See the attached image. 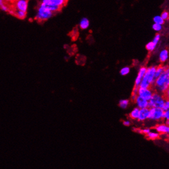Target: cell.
<instances>
[{"label":"cell","instance_id":"cell-1","mask_svg":"<svg viewBox=\"0 0 169 169\" xmlns=\"http://www.w3.org/2000/svg\"><path fill=\"white\" fill-rule=\"evenodd\" d=\"M159 93H165L169 87V70L166 68L162 74L157 77L154 83Z\"/></svg>","mask_w":169,"mask_h":169},{"label":"cell","instance_id":"cell-2","mask_svg":"<svg viewBox=\"0 0 169 169\" xmlns=\"http://www.w3.org/2000/svg\"><path fill=\"white\" fill-rule=\"evenodd\" d=\"M156 70V67H151L147 68L142 81L139 85V87L146 89V88H151V86L154 85L155 81L154 74H155Z\"/></svg>","mask_w":169,"mask_h":169},{"label":"cell","instance_id":"cell-3","mask_svg":"<svg viewBox=\"0 0 169 169\" xmlns=\"http://www.w3.org/2000/svg\"><path fill=\"white\" fill-rule=\"evenodd\" d=\"M54 13L41 3L38 5L36 9L35 19L38 22H44L54 16Z\"/></svg>","mask_w":169,"mask_h":169},{"label":"cell","instance_id":"cell-4","mask_svg":"<svg viewBox=\"0 0 169 169\" xmlns=\"http://www.w3.org/2000/svg\"><path fill=\"white\" fill-rule=\"evenodd\" d=\"M67 3L65 0H41L40 2L54 14L59 12Z\"/></svg>","mask_w":169,"mask_h":169},{"label":"cell","instance_id":"cell-5","mask_svg":"<svg viewBox=\"0 0 169 169\" xmlns=\"http://www.w3.org/2000/svg\"><path fill=\"white\" fill-rule=\"evenodd\" d=\"M165 100L159 92L153 93L151 99L148 101V108H163Z\"/></svg>","mask_w":169,"mask_h":169},{"label":"cell","instance_id":"cell-6","mask_svg":"<svg viewBox=\"0 0 169 169\" xmlns=\"http://www.w3.org/2000/svg\"><path fill=\"white\" fill-rule=\"evenodd\" d=\"M148 119L152 121H161L163 119L164 110L160 108H150Z\"/></svg>","mask_w":169,"mask_h":169},{"label":"cell","instance_id":"cell-7","mask_svg":"<svg viewBox=\"0 0 169 169\" xmlns=\"http://www.w3.org/2000/svg\"><path fill=\"white\" fill-rule=\"evenodd\" d=\"M11 6L15 10L27 12L28 8V0H15V1L14 2Z\"/></svg>","mask_w":169,"mask_h":169},{"label":"cell","instance_id":"cell-8","mask_svg":"<svg viewBox=\"0 0 169 169\" xmlns=\"http://www.w3.org/2000/svg\"><path fill=\"white\" fill-rule=\"evenodd\" d=\"M153 93L154 92L151 88H146V89H145V88L139 87L138 95L146 100L147 101H149L151 99Z\"/></svg>","mask_w":169,"mask_h":169},{"label":"cell","instance_id":"cell-9","mask_svg":"<svg viewBox=\"0 0 169 169\" xmlns=\"http://www.w3.org/2000/svg\"><path fill=\"white\" fill-rule=\"evenodd\" d=\"M160 35L157 33L155 35V36H154L152 41L149 42L146 45V49L148 51H150V52H152V51L154 50L157 45H158L159 42L160 41Z\"/></svg>","mask_w":169,"mask_h":169},{"label":"cell","instance_id":"cell-10","mask_svg":"<svg viewBox=\"0 0 169 169\" xmlns=\"http://www.w3.org/2000/svg\"><path fill=\"white\" fill-rule=\"evenodd\" d=\"M8 13L10 14L11 15L17 17L19 19H21V20H23V19H25L27 17V12L14 9L12 8V6L11 7V9H10Z\"/></svg>","mask_w":169,"mask_h":169},{"label":"cell","instance_id":"cell-11","mask_svg":"<svg viewBox=\"0 0 169 169\" xmlns=\"http://www.w3.org/2000/svg\"><path fill=\"white\" fill-rule=\"evenodd\" d=\"M149 108H145L140 109V112L138 119L139 121H145L146 119H148L149 117Z\"/></svg>","mask_w":169,"mask_h":169},{"label":"cell","instance_id":"cell-12","mask_svg":"<svg viewBox=\"0 0 169 169\" xmlns=\"http://www.w3.org/2000/svg\"><path fill=\"white\" fill-rule=\"evenodd\" d=\"M134 101L136 103L137 107H138L139 109L148 108V101L138 96V95L136 97Z\"/></svg>","mask_w":169,"mask_h":169},{"label":"cell","instance_id":"cell-13","mask_svg":"<svg viewBox=\"0 0 169 169\" xmlns=\"http://www.w3.org/2000/svg\"><path fill=\"white\" fill-rule=\"evenodd\" d=\"M146 70H147V68H146L145 67H141L140 68L138 73V75H137V76L135 79V86L139 87V85L142 81V79L145 74Z\"/></svg>","mask_w":169,"mask_h":169},{"label":"cell","instance_id":"cell-14","mask_svg":"<svg viewBox=\"0 0 169 169\" xmlns=\"http://www.w3.org/2000/svg\"><path fill=\"white\" fill-rule=\"evenodd\" d=\"M155 130L159 134H168L169 133V127L165 124L157 125L155 127Z\"/></svg>","mask_w":169,"mask_h":169},{"label":"cell","instance_id":"cell-15","mask_svg":"<svg viewBox=\"0 0 169 169\" xmlns=\"http://www.w3.org/2000/svg\"><path fill=\"white\" fill-rule=\"evenodd\" d=\"M79 26L81 29L82 30H86L90 26V21L86 17H83L81 19Z\"/></svg>","mask_w":169,"mask_h":169},{"label":"cell","instance_id":"cell-16","mask_svg":"<svg viewBox=\"0 0 169 169\" xmlns=\"http://www.w3.org/2000/svg\"><path fill=\"white\" fill-rule=\"evenodd\" d=\"M168 58V51L165 49L162 50L159 54V60L161 63H165Z\"/></svg>","mask_w":169,"mask_h":169},{"label":"cell","instance_id":"cell-17","mask_svg":"<svg viewBox=\"0 0 169 169\" xmlns=\"http://www.w3.org/2000/svg\"><path fill=\"white\" fill-rule=\"evenodd\" d=\"M139 112H140V109L138 107H135L132 111L130 112L129 116L131 119L137 120L138 119V115H139Z\"/></svg>","mask_w":169,"mask_h":169},{"label":"cell","instance_id":"cell-18","mask_svg":"<svg viewBox=\"0 0 169 169\" xmlns=\"http://www.w3.org/2000/svg\"><path fill=\"white\" fill-rule=\"evenodd\" d=\"M146 135L147 137V138L151 140H156L160 137V134L158 132H154L151 131H150L149 133Z\"/></svg>","mask_w":169,"mask_h":169},{"label":"cell","instance_id":"cell-19","mask_svg":"<svg viewBox=\"0 0 169 169\" xmlns=\"http://www.w3.org/2000/svg\"><path fill=\"white\" fill-rule=\"evenodd\" d=\"M167 68V66H162V65L156 67L155 74H154V78H155V79L157 77H159L162 74V73H163Z\"/></svg>","mask_w":169,"mask_h":169},{"label":"cell","instance_id":"cell-20","mask_svg":"<svg viewBox=\"0 0 169 169\" xmlns=\"http://www.w3.org/2000/svg\"><path fill=\"white\" fill-rule=\"evenodd\" d=\"M153 22H154V23L160 24L162 25H163L165 23V20L161 17L160 16H158V15L155 16L154 17Z\"/></svg>","mask_w":169,"mask_h":169},{"label":"cell","instance_id":"cell-21","mask_svg":"<svg viewBox=\"0 0 169 169\" xmlns=\"http://www.w3.org/2000/svg\"><path fill=\"white\" fill-rule=\"evenodd\" d=\"M129 104V100L127 99L121 100L119 102V106L122 109H126Z\"/></svg>","mask_w":169,"mask_h":169},{"label":"cell","instance_id":"cell-22","mask_svg":"<svg viewBox=\"0 0 169 169\" xmlns=\"http://www.w3.org/2000/svg\"><path fill=\"white\" fill-rule=\"evenodd\" d=\"M139 87L138 86H135L134 87L133 90H132V100L134 101H135L136 97L138 96V91Z\"/></svg>","mask_w":169,"mask_h":169},{"label":"cell","instance_id":"cell-23","mask_svg":"<svg viewBox=\"0 0 169 169\" xmlns=\"http://www.w3.org/2000/svg\"><path fill=\"white\" fill-rule=\"evenodd\" d=\"M11 6L3 3L1 6H0V9H1V10L2 11L8 13L10 9H11Z\"/></svg>","mask_w":169,"mask_h":169},{"label":"cell","instance_id":"cell-24","mask_svg":"<svg viewBox=\"0 0 169 169\" xmlns=\"http://www.w3.org/2000/svg\"><path fill=\"white\" fill-rule=\"evenodd\" d=\"M152 28L154 31H155L156 32H159L163 30V25L154 23L153 25H152Z\"/></svg>","mask_w":169,"mask_h":169},{"label":"cell","instance_id":"cell-25","mask_svg":"<svg viewBox=\"0 0 169 169\" xmlns=\"http://www.w3.org/2000/svg\"><path fill=\"white\" fill-rule=\"evenodd\" d=\"M130 68L129 67H125L120 70V74L122 76H126L130 73Z\"/></svg>","mask_w":169,"mask_h":169},{"label":"cell","instance_id":"cell-26","mask_svg":"<svg viewBox=\"0 0 169 169\" xmlns=\"http://www.w3.org/2000/svg\"><path fill=\"white\" fill-rule=\"evenodd\" d=\"M161 16V17L163 18L165 21V20H167L168 19V17H169V13L168 11H163V12H162V14L160 15Z\"/></svg>","mask_w":169,"mask_h":169},{"label":"cell","instance_id":"cell-27","mask_svg":"<svg viewBox=\"0 0 169 169\" xmlns=\"http://www.w3.org/2000/svg\"><path fill=\"white\" fill-rule=\"evenodd\" d=\"M163 109L164 110V111H166V110H168L169 109V101H168V100L166 99L165 100L164 106L163 107Z\"/></svg>","mask_w":169,"mask_h":169},{"label":"cell","instance_id":"cell-28","mask_svg":"<svg viewBox=\"0 0 169 169\" xmlns=\"http://www.w3.org/2000/svg\"><path fill=\"white\" fill-rule=\"evenodd\" d=\"M163 119H165V121L169 119V111L168 110H166V111H164Z\"/></svg>","mask_w":169,"mask_h":169},{"label":"cell","instance_id":"cell-29","mask_svg":"<svg viewBox=\"0 0 169 169\" xmlns=\"http://www.w3.org/2000/svg\"><path fill=\"white\" fill-rule=\"evenodd\" d=\"M3 1L4 3L11 6L14 3V2L15 1V0H3Z\"/></svg>","mask_w":169,"mask_h":169},{"label":"cell","instance_id":"cell-30","mask_svg":"<svg viewBox=\"0 0 169 169\" xmlns=\"http://www.w3.org/2000/svg\"><path fill=\"white\" fill-rule=\"evenodd\" d=\"M150 131H151V130L149 128H145V129H142V134H143L145 135H147Z\"/></svg>","mask_w":169,"mask_h":169},{"label":"cell","instance_id":"cell-31","mask_svg":"<svg viewBox=\"0 0 169 169\" xmlns=\"http://www.w3.org/2000/svg\"><path fill=\"white\" fill-rule=\"evenodd\" d=\"M132 130H134V132H137V133H138V134H142V129H141L134 127V128L132 129Z\"/></svg>","mask_w":169,"mask_h":169},{"label":"cell","instance_id":"cell-32","mask_svg":"<svg viewBox=\"0 0 169 169\" xmlns=\"http://www.w3.org/2000/svg\"><path fill=\"white\" fill-rule=\"evenodd\" d=\"M130 124H131V122L129 120H126V121H124L123 122V125L125 126H126V127H129L130 126Z\"/></svg>","mask_w":169,"mask_h":169},{"label":"cell","instance_id":"cell-33","mask_svg":"<svg viewBox=\"0 0 169 169\" xmlns=\"http://www.w3.org/2000/svg\"><path fill=\"white\" fill-rule=\"evenodd\" d=\"M3 3H4V2H3V0H0V6H1Z\"/></svg>","mask_w":169,"mask_h":169},{"label":"cell","instance_id":"cell-34","mask_svg":"<svg viewBox=\"0 0 169 169\" xmlns=\"http://www.w3.org/2000/svg\"><path fill=\"white\" fill-rule=\"evenodd\" d=\"M65 1H67H67H68V0H65Z\"/></svg>","mask_w":169,"mask_h":169}]
</instances>
